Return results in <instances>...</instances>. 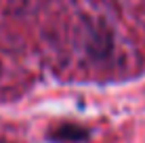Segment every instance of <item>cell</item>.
Wrapping results in <instances>:
<instances>
[{"mask_svg":"<svg viewBox=\"0 0 145 143\" xmlns=\"http://www.w3.org/2000/svg\"><path fill=\"white\" fill-rule=\"evenodd\" d=\"M86 137V133H84L82 129H78V126H65L61 133H57L55 135V139H61V141H72V139H76V141H80V139H84Z\"/></svg>","mask_w":145,"mask_h":143,"instance_id":"6da1fadb","label":"cell"}]
</instances>
